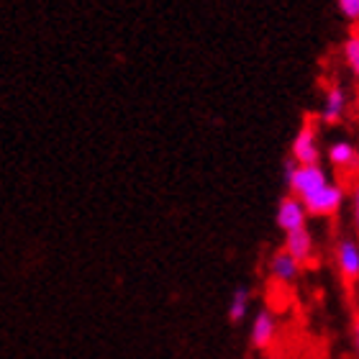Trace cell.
I'll use <instances>...</instances> for the list:
<instances>
[{
    "instance_id": "6da1fadb",
    "label": "cell",
    "mask_w": 359,
    "mask_h": 359,
    "mask_svg": "<svg viewBox=\"0 0 359 359\" xmlns=\"http://www.w3.org/2000/svg\"><path fill=\"white\" fill-rule=\"evenodd\" d=\"M283 175L287 193L303 203L308 216L331 218L344 208V187L331 177V172L323 165H295L287 159Z\"/></svg>"
},
{
    "instance_id": "7a4b0ae2",
    "label": "cell",
    "mask_w": 359,
    "mask_h": 359,
    "mask_svg": "<svg viewBox=\"0 0 359 359\" xmlns=\"http://www.w3.org/2000/svg\"><path fill=\"white\" fill-rule=\"evenodd\" d=\"M321 157L323 147L318 123H313V121L300 123V128L295 131L290 142V162H295V165H321Z\"/></svg>"
},
{
    "instance_id": "3957f363",
    "label": "cell",
    "mask_w": 359,
    "mask_h": 359,
    "mask_svg": "<svg viewBox=\"0 0 359 359\" xmlns=\"http://www.w3.org/2000/svg\"><path fill=\"white\" fill-rule=\"evenodd\" d=\"M346 113H349V90L341 83L326 85L321 105H318V123H323V126L341 123L346 118Z\"/></svg>"
},
{
    "instance_id": "277c9868",
    "label": "cell",
    "mask_w": 359,
    "mask_h": 359,
    "mask_svg": "<svg viewBox=\"0 0 359 359\" xmlns=\"http://www.w3.org/2000/svg\"><path fill=\"white\" fill-rule=\"evenodd\" d=\"M323 154H326V165L337 170L339 175L359 172V147L352 139H334Z\"/></svg>"
},
{
    "instance_id": "5b68a950",
    "label": "cell",
    "mask_w": 359,
    "mask_h": 359,
    "mask_svg": "<svg viewBox=\"0 0 359 359\" xmlns=\"http://www.w3.org/2000/svg\"><path fill=\"white\" fill-rule=\"evenodd\" d=\"M334 264L344 283H359V241L354 236H341L334 244Z\"/></svg>"
},
{
    "instance_id": "8992f818",
    "label": "cell",
    "mask_w": 359,
    "mask_h": 359,
    "mask_svg": "<svg viewBox=\"0 0 359 359\" xmlns=\"http://www.w3.org/2000/svg\"><path fill=\"white\" fill-rule=\"evenodd\" d=\"M277 334H280L277 316L269 308H259L252 316V323H249V341H252V346L264 352V349H269L277 341Z\"/></svg>"
},
{
    "instance_id": "52a82bcc",
    "label": "cell",
    "mask_w": 359,
    "mask_h": 359,
    "mask_svg": "<svg viewBox=\"0 0 359 359\" xmlns=\"http://www.w3.org/2000/svg\"><path fill=\"white\" fill-rule=\"evenodd\" d=\"M275 224L283 233L298 231V229H306L308 226V210L303 208V203L292 195H285L283 201L277 203L275 210Z\"/></svg>"
},
{
    "instance_id": "ba28073f",
    "label": "cell",
    "mask_w": 359,
    "mask_h": 359,
    "mask_svg": "<svg viewBox=\"0 0 359 359\" xmlns=\"http://www.w3.org/2000/svg\"><path fill=\"white\" fill-rule=\"evenodd\" d=\"M283 249L295 259V262H300L303 267H306L308 262H313L316 259V236L311 233L308 226L306 229H298V231L285 233Z\"/></svg>"
},
{
    "instance_id": "9c48e42d",
    "label": "cell",
    "mask_w": 359,
    "mask_h": 359,
    "mask_svg": "<svg viewBox=\"0 0 359 359\" xmlns=\"http://www.w3.org/2000/svg\"><path fill=\"white\" fill-rule=\"evenodd\" d=\"M267 272L277 285H292L303 272V264L295 262L285 249H277L267 259Z\"/></svg>"
},
{
    "instance_id": "30bf717a",
    "label": "cell",
    "mask_w": 359,
    "mask_h": 359,
    "mask_svg": "<svg viewBox=\"0 0 359 359\" xmlns=\"http://www.w3.org/2000/svg\"><path fill=\"white\" fill-rule=\"evenodd\" d=\"M249 311H252V290L249 287H236L231 292V298H229V308H226L229 321L231 323L247 321Z\"/></svg>"
},
{
    "instance_id": "8fae6325",
    "label": "cell",
    "mask_w": 359,
    "mask_h": 359,
    "mask_svg": "<svg viewBox=\"0 0 359 359\" xmlns=\"http://www.w3.org/2000/svg\"><path fill=\"white\" fill-rule=\"evenodd\" d=\"M341 60L344 67L349 69V75L359 80V31H352L341 44Z\"/></svg>"
},
{
    "instance_id": "7c38bea8",
    "label": "cell",
    "mask_w": 359,
    "mask_h": 359,
    "mask_svg": "<svg viewBox=\"0 0 359 359\" xmlns=\"http://www.w3.org/2000/svg\"><path fill=\"white\" fill-rule=\"evenodd\" d=\"M337 8L346 21H352V23L359 21V0H337Z\"/></svg>"
},
{
    "instance_id": "4fadbf2b",
    "label": "cell",
    "mask_w": 359,
    "mask_h": 359,
    "mask_svg": "<svg viewBox=\"0 0 359 359\" xmlns=\"http://www.w3.org/2000/svg\"><path fill=\"white\" fill-rule=\"evenodd\" d=\"M349 210H352V224H354V229H357V233H359V182L354 185L352 198H349Z\"/></svg>"
},
{
    "instance_id": "5bb4252c",
    "label": "cell",
    "mask_w": 359,
    "mask_h": 359,
    "mask_svg": "<svg viewBox=\"0 0 359 359\" xmlns=\"http://www.w3.org/2000/svg\"><path fill=\"white\" fill-rule=\"evenodd\" d=\"M352 344H354V352H357V357H359V316L352 323Z\"/></svg>"
}]
</instances>
